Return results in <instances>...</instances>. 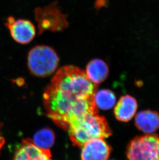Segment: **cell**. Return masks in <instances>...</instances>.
I'll use <instances>...</instances> for the list:
<instances>
[{"label": "cell", "instance_id": "1", "mask_svg": "<svg viewBox=\"0 0 159 160\" xmlns=\"http://www.w3.org/2000/svg\"><path fill=\"white\" fill-rule=\"evenodd\" d=\"M97 89V85L78 67L60 68L44 94L47 116L67 132L80 121L98 113L94 101Z\"/></svg>", "mask_w": 159, "mask_h": 160}, {"label": "cell", "instance_id": "2", "mask_svg": "<svg viewBox=\"0 0 159 160\" xmlns=\"http://www.w3.org/2000/svg\"><path fill=\"white\" fill-rule=\"evenodd\" d=\"M67 132L74 145L80 147L92 139H104L112 134L107 120L99 113L86 118Z\"/></svg>", "mask_w": 159, "mask_h": 160}, {"label": "cell", "instance_id": "3", "mask_svg": "<svg viewBox=\"0 0 159 160\" xmlns=\"http://www.w3.org/2000/svg\"><path fill=\"white\" fill-rule=\"evenodd\" d=\"M59 59L55 50L45 45L36 46L29 52L27 65L31 72L39 77H45L55 71Z\"/></svg>", "mask_w": 159, "mask_h": 160}, {"label": "cell", "instance_id": "4", "mask_svg": "<svg viewBox=\"0 0 159 160\" xmlns=\"http://www.w3.org/2000/svg\"><path fill=\"white\" fill-rule=\"evenodd\" d=\"M126 154L128 160H159V135L135 137L129 142Z\"/></svg>", "mask_w": 159, "mask_h": 160}, {"label": "cell", "instance_id": "5", "mask_svg": "<svg viewBox=\"0 0 159 160\" xmlns=\"http://www.w3.org/2000/svg\"><path fill=\"white\" fill-rule=\"evenodd\" d=\"M5 26L9 29L11 36L19 44H29L36 35V29L33 23L26 19H15L10 16L7 19Z\"/></svg>", "mask_w": 159, "mask_h": 160}, {"label": "cell", "instance_id": "6", "mask_svg": "<svg viewBox=\"0 0 159 160\" xmlns=\"http://www.w3.org/2000/svg\"><path fill=\"white\" fill-rule=\"evenodd\" d=\"M12 160H52L49 149L36 146L32 139H26L17 148Z\"/></svg>", "mask_w": 159, "mask_h": 160}, {"label": "cell", "instance_id": "7", "mask_svg": "<svg viewBox=\"0 0 159 160\" xmlns=\"http://www.w3.org/2000/svg\"><path fill=\"white\" fill-rule=\"evenodd\" d=\"M112 149L102 138L88 141L83 146L82 160H107Z\"/></svg>", "mask_w": 159, "mask_h": 160}, {"label": "cell", "instance_id": "8", "mask_svg": "<svg viewBox=\"0 0 159 160\" xmlns=\"http://www.w3.org/2000/svg\"><path fill=\"white\" fill-rule=\"evenodd\" d=\"M137 109V103L134 98L130 95L122 96L114 108L116 119L123 122L130 121Z\"/></svg>", "mask_w": 159, "mask_h": 160}, {"label": "cell", "instance_id": "9", "mask_svg": "<svg viewBox=\"0 0 159 160\" xmlns=\"http://www.w3.org/2000/svg\"><path fill=\"white\" fill-rule=\"evenodd\" d=\"M135 125L141 131L152 134L159 128V113L150 110L139 112L135 116Z\"/></svg>", "mask_w": 159, "mask_h": 160}, {"label": "cell", "instance_id": "10", "mask_svg": "<svg viewBox=\"0 0 159 160\" xmlns=\"http://www.w3.org/2000/svg\"><path fill=\"white\" fill-rule=\"evenodd\" d=\"M85 73L90 82L98 85L107 78L109 74V68L104 61L94 59L87 64Z\"/></svg>", "mask_w": 159, "mask_h": 160}, {"label": "cell", "instance_id": "11", "mask_svg": "<svg viewBox=\"0 0 159 160\" xmlns=\"http://www.w3.org/2000/svg\"><path fill=\"white\" fill-rule=\"evenodd\" d=\"M116 98L114 92L110 90L103 89L96 91L94 101L97 107L102 110H108L114 107Z\"/></svg>", "mask_w": 159, "mask_h": 160}, {"label": "cell", "instance_id": "12", "mask_svg": "<svg viewBox=\"0 0 159 160\" xmlns=\"http://www.w3.org/2000/svg\"><path fill=\"white\" fill-rule=\"evenodd\" d=\"M32 141L38 147L44 149H49L54 145L55 135L51 129L43 128L34 135Z\"/></svg>", "mask_w": 159, "mask_h": 160}, {"label": "cell", "instance_id": "13", "mask_svg": "<svg viewBox=\"0 0 159 160\" xmlns=\"http://www.w3.org/2000/svg\"><path fill=\"white\" fill-rule=\"evenodd\" d=\"M5 142V138L2 134L1 132V126H0V151L4 145Z\"/></svg>", "mask_w": 159, "mask_h": 160}]
</instances>
